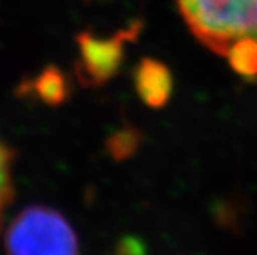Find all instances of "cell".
<instances>
[{
	"instance_id": "cell-1",
	"label": "cell",
	"mask_w": 257,
	"mask_h": 255,
	"mask_svg": "<svg viewBox=\"0 0 257 255\" xmlns=\"http://www.w3.org/2000/svg\"><path fill=\"white\" fill-rule=\"evenodd\" d=\"M188 29L202 45L226 58L239 40H257V0H176Z\"/></svg>"
},
{
	"instance_id": "cell-2",
	"label": "cell",
	"mask_w": 257,
	"mask_h": 255,
	"mask_svg": "<svg viewBox=\"0 0 257 255\" xmlns=\"http://www.w3.org/2000/svg\"><path fill=\"white\" fill-rule=\"evenodd\" d=\"M7 255H80L72 224L47 205H30L15 215L5 234Z\"/></svg>"
},
{
	"instance_id": "cell-3",
	"label": "cell",
	"mask_w": 257,
	"mask_h": 255,
	"mask_svg": "<svg viewBox=\"0 0 257 255\" xmlns=\"http://www.w3.org/2000/svg\"><path fill=\"white\" fill-rule=\"evenodd\" d=\"M80 63L78 75L83 83L101 85L110 80L123 60L121 35L111 39H98L91 34H81L78 37Z\"/></svg>"
},
{
	"instance_id": "cell-4",
	"label": "cell",
	"mask_w": 257,
	"mask_h": 255,
	"mask_svg": "<svg viewBox=\"0 0 257 255\" xmlns=\"http://www.w3.org/2000/svg\"><path fill=\"white\" fill-rule=\"evenodd\" d=\"M135 88L138 96L148 106H165L173 91L171 72L165 63L153 58H145L135 70Z\"/></svg>"
},
{
	"instance_id": "cell-5",
	"label": "cell",
	"mask_w": 257,
	"mask_h": 255,
	"mask_svg": "<svg viewBox=\"0 0 257 255\" xmlns=\"http://www.w3.org/2000/svg\"><path fill=\"white\" fill-rule=\"evenodd\" d=\"M34 90L38 98L45 101L47 105H60L67 98V81L57 68H47L38 75L34 81Z\"/></svg>"
},
{
	"instance_id": "cell-6",
	"label": "cell",
	"mask_w": 257,
	"mask_h": 255,
	"mask_svg": "<svg viewBox=\"0 0 257 255\" xmlns=\"http://www.w3.org/2000/svg\"><path fill=\"white\" fill-rule=\"evenodd\" d=\"M226 58L240 77L252 78L257 75V40H239L229 48Z\"/></svg>"
},
{
	"instance_id": "cell-7",
	"label": "cell",
	"mask_w": 257,
	"mask_h": 255,
	"mask_svg": "<svg viewBox=\"0 0 257 255\" xmlns=\"http://www.w3.org/2000/svg\"><path fill=\"white\" fill-rule=\"evenodd\" d=\"M14 151L0 139V224L5 207L14 199Z\"/></svg>"
}]
</instances>
